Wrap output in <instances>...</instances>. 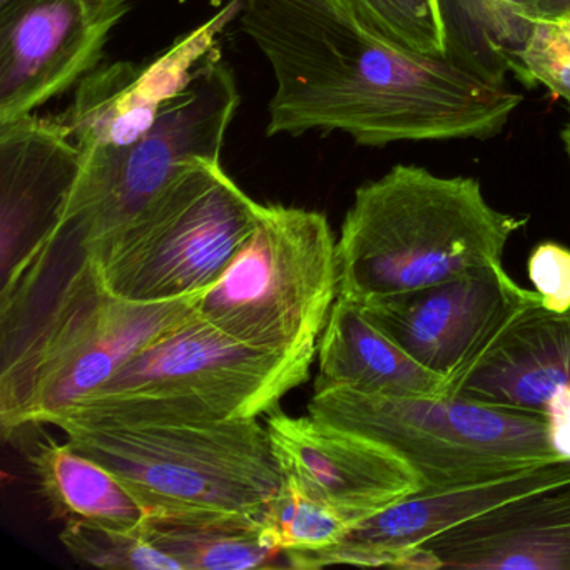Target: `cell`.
I'll return each mask as SVG.
<instances>
[{
    "label": "cell",
    "mask_w": 570,
    "mask_h": 570,
    "mask_svg": "<svg viewBox=\"0 0 570 570\" xmlns=\"http://www.w3.org/2000/svg\"><path fill=\"white\" fill-rule=\"evenodd\" d=\"M242 31L275 75L266 135L342 131L383 148L402 141L489 139L522 98L445 58L390 48L332 0H236Z\"/></svg>",
    "instance_id": "obj_1"
},
{
    "label": "cell",
    "mask_w": 570,
    "mask_h": 570,
    "mask_svg": "<svg viewBox=\"0 0 570 570\" xmlns=\"http://www.w3.org/2000/svg\"><path fill=\"white\" fill-rule=\"evenodd\" d=\"M199 298H118L78 245L52 239L18 278L2 286L4 440L28 425H52L136 353L198 315Z\"/></svg>",
    "instance_id": "obj_2"
},
{
    "label": "cell",
    "mask_w": 570,
    "mask_h": 570,
    "mask_svg": "<svg viewBox=\"0 0 570 570\" xmlns=\"http://www.w3.org/2000/svg\"><path fill=\"white\" fill-rule=\"evenodd\" d=\"M527 223L493 208L475 178L393 166L356 189L343 219L338 296L363 305L497 265Z\"/></svg>",
    "instance_id": "obj_3"
},
{
    "label": "cell",
    "mask_w": 570,
    "mask_h": 570,
    "mask_svg": "<svg viewBox=\"0 0 570 570\" xmlns=\"http://www.w3.org/2000/svg\"><path fill=\"white\" fill-rule=\"evenodd\" d=\"M312 363L243 345L196 315L136 353L52 425L258 419L309 379Z\"/></svg>",
    "instance_id": "obj_4"
},
{
    "label": "cell",
    "mask_w": 570,
    "mask_h": 570,
    "mask_svg": "<svg viewBox=\"0 0 570 570\" xmlns=\"http://www.w3.org/2000/svg\"><path fill=\"white\" fill-rule=\"evenodd\" d=\"M151 515L242 513L263 519L285 476L258 419L222 423L62 426Z\"/></svg>",
    "instance_id": "obj_5"
},
{
    "label": "cell",
    "mask_w": 570,
    "mask_h": 570,
    "mask_svg": "<svg viewBox=\"0 0 570 570\" xmlns=\"http://www.w3.org/2000/svg\"><path fill=\"white\" fill-rule=\"evenodd\" d=\"M262 209L219 159H195L128 225L82 252L118 298L163 303L198 296L222 278Z\"/></svg>",
    "instance_id": "obj_6"
},
{
    "label": "cell",
    "mask_w": 570,
    "mask_h": 570,
    "mask_svg": "<svg viewBox=\"0 0 570 570\" xmlns=\"http://www.w3.org/2000/svg\"><path fill=\"white\" fill-rule=\"evenodd\" d=\"M323 213L263 205L222 278L203 293L198 315L243 345L315 360L338 298V253Z\"/></svg>",
    "instance_id": "obj_7"
},
{
    "label": "cell",
    "mask_w": 570,
    "mask_h": 570,
    "mask_svg": "<svg viewBox=\"0 0 570 570\" xmlns=\"http://www.w3.org/2000/svg\"><path fill=\"white\" fill-rule=\"evenodd\" d=\"M308 413L362 433L402 456L423 493L446 492L567 459L546 413L515 412L456 396L392 399L355 390L313 393Z\"/></svg>",
    "instance_id": "obj_8"
},
{
    "label": "cell",
    "mask_w": 570,
    "mask_h": 570,
    "mask_svg": "<svg viewBox=\"0 0 570 570\" xmlns=\"http://www.w3.org/2000/svg\"><path fill=\"white\" fill-rule=\"evenodd\" d=\"M242 96L228 65L209 55L129 148L82 158L81 175L52 238L86 249L128 225L195 159H219Z\"/></svg>",
    "instance_id": "obj_9"
},
{
    "label": "cell",
    "mask_w": 570,
    "mask_h": 570,
    "mask_svg": "<svg viewBox=\"0 0 570 570\" xmlns=\"http://www.w3.org/2000/svg\"><path fill=\"white\" fill-rule=\"evenodd\" d=\"M129 0H14L0 9V125L32 115L99 68Z\"/></svg>",
    "instance_id": "obj_10"
},
{
    "label": "cell",
    "mask_w": 570,
    "mask_h": 570,
    "mask_svg": "<svg viewBox=\"0 0 570 570\" xmlns=\"http://www.w3.org/2000/svg\"><path fill=\"white\" fill-rule=\"evenodd\" d=\"M537 296L497 263L360 306L420 365L452 383Z\"/></svg>",
    "instance_id": "obj_11"
},
{
    "label": "cell",
    "mask_w": 570,
    "mask_h": 570,
    "mask_svg": "<svg viewBox=\"0 0 570 570\" xmlns=\"http://www.w3.org/2000/svg\"><path fill=\"white\" fill-rule=\"evenodd\" d=\"M266 429L285 482L355 525L423 490L415 470L389 446L312 413L276 410Z\"/></svg>",
    "instance_id": "obj_12"
},
{
    "label": "cell",
    "mask_w": 570,
    "mask_h": 570,
    "mask_svg": "<svg viewBox=\"0 0 570 570\" xmlns=\"http://www.w3.org/2000/svg\"><path fill=\"white\" fill-rule=\"evenodd\" d=\"M239 8L232 0L215 18L146 62H115L96 68L78 85L62 116L82 158L121 151L155 126L163 108L215 52L216 41Z\"/></svg>",
    "instance_id": "obj_13"
},
{
    "label": "cell",
    "mask_w": 570,
    "mask_h": 570,
    "mask_svg": "<svg viewBox=\"0 0 570 570\" xmlns=\"http://www.w3.org/2000/svg\"><path fill=\"white\" fill-rule=\"evenodd\" d=\"M81 169L65 119L29 115L0 125L2 283L51 243Z\"/></svg>",
    "instance_id": "obj_14"
},
{
    "label": "cell",
    "mask_w": 570,
    "mask_h": 570,
    "mask_svg": "<svg viewBox=\"0 0 570 570\" xmlns=\"http://www.w3.org/2000/svg\"><path fill=\"white\" fill-rule=\"evenodd\" d=\"M570 480V459L520 470L512 475L436 493H413L356 523L348 535L318 552L285 553L289 567H393L409 569L410 556L426 540L527 493Z\"/></svg>",
    "instance_id": "obj_15"
},
{
    "label": "cell",
    "mask_w": 570,
    "mask_h": 570,
    "mask_svg": "<svg viewBox=\"0 0 570 570\" xmlns=\"http://www.w3.org/2000/svg\"><path fill=\"white\" fill-rule=\"evenodd\" d=\"M420 547L436 569L570 570V480L510 500Z\"/></svg>",
    "instance_id": "obj_16"
},
{
    "label": "cell",
    "mask_w": 570,
    "mask_h": 570,
    "mask_svg": "<svg viewBox=\"0 0 570 570\" xmlns=\"http://www.w3.org/2000/svg\"><path fill=\"white\" fill-rule=\"evenodd\" d=\"M567 389L570 308L552 312L537 296L450 383L446 396L515 412L546 413L550 400Z\"/></svg>",
    "instance_id": "obj_17"
},
{
    "label": "cell",
    "mask_w": 570,
    "mask_h": 570,
    "mask_svg": "<svg viewBox=\"0 0 570 570\" xmlns=\"http://www.w3.org/2000/svg\"><path fill=\"white\" fill-rule=\"evenodd\" d=\"M315 392L348 389L392 399H439L450 382L420 365L363 312L336 298L320 336Z\"/></svg>",
    "instance_id": "obj_18"
},
{
    "label": "cell",
    "mask_w": 570,
    "mask_h": 570,
    "mask_svg": "<svg viewBox=\"0 0 570 570\" xmlns=\"http://www.w3.org/2000/svg\"><path fill=\"white\" fill-rule=\"evenodd\" d=\"M42 497L58 519L139 532L148 522L145 507L121 480L71 443L45 440L29 455Z\"/></svg>",
    "instance_id": "obj_19"
},
{
    "label": "cell",
    "mask_w": 570,
    "mask_h": 570,
    "mask_svg": "<svg viewBox=\"0 0 570 570\" xmlns=\"http://www.w3.org/2000/svg\"><path fill=\"white\" fill-rule=\"evenodd\" d=\"M535 0H439L445 59L489 85L505 86L533 28Z\"/></svg>",
    "instance_id": "obj_20"
},
{
    "label": "cell",
    "mask_w": 570,
    "mask_h": 570,
    "mask_svg": "<svg viewBox=\"0 0 570 570\" xmlns=\"http://www.w3.org/2000/svg\"><path fill=\"white\" fill-rule=\"evenodd\" d=\"M142 533L181 570L259 569L283 556L263 519L242 513L151 515Z\"/></svg>",
    "instance_id": "obj_21"
},
{
    "label": "cell",
    "mask_w": 570,
    "mask_h": 570,
    "mask_svg": "<svg viewBox=\"0 0 570 570\" xmlns=\"http://www.w3.org/2000/svg\"><path fill=\"white\" fill-rule=\"evenodd\" d=\"M345 18L376 41L426 58H445L439 0H332Z\"/></svg>",
    "instance_id": "obj_22"
},
{
    "label": "cell",
    "mask_w": 570,
    "mask_h": 570,
    "mask_svg": "<svg viewBox=\"0 0 570 570\" xmlns=\"http://www.w3.org/2000/svg\"><path fill=\"white\" fill-rule=\"evenodd\" d=\"M263 525L285 556L330 549L342 542L355 523L285 482L266 509Z\"/></svg>",
    "instance_id": "obj_23"
},
{
    "label": "cell",
    "mask_w": 570,
    "mask_h": 570,
    "mask_svg": "<svg viewBox=\"0 0 570 570\" xmlns=\"http://www.w3.org/2000/svg\"><path fill=\"white\" fill-rule=\"evenodd\" d=\"M59 540L76 560L101 569L181 570L176 560L146 539L142 530L122 532L69 520L65 522Z\"/></svg>",
    "instance_id": "obj_24"
},
{
    "label": "cell",
    "mask_w": 570,
    "mask_h": 570,
    "mask_svg": "<svg viewBox=\"0 0 570 570\" xmlns=\"http://www.w3.org/2000/svg\"><path fill=\"white\" fill-rule=\"evenodd\" d=\"M513 72L523 85L546 86L570 106V22L537 21Z\"/></svg>",
    "instance_id": "obj_25"
},
{
    "label": "cell",
    "mask_w": 570,
    "mask_h": 570,
    "mask_svg": "<svg viewBox=\"0 0 570 570\" xmlns=\"http://www.w3.org/2000/svg\"><path fill=\"white\" fill-rule=\"evenodd\" d=\"M527 273L546 308H570V249L559 243H540L530 253Z\"/></svg>",
    "instance_id": "obj_26"
},
{
    "label": "cell",
    "mask_w": 570,
    "mask_h": 570,
    "mask_svg": "<svg viewBox=\"0 0 570 570\" xmlns=\"http://www.w3.org/2000/svg\"><path fill=\"white\" fill-rule=\"evenodd\" d=\"M557 452L570 459V389L560 390L546 409Z\"/></svg>",
    "instance_id": "obj_27"
},
{
    "label": "cell",
    "mask_w": 570,
    "mask_h": 570,
    "mask_svg": "<svg viewBox=\"0 0 570 570\" xmlns=\"http://www.w3.org/2000/svg\"><path fill=\"white\" fill-rule=\"evenodd\" d=\"M537 21H570V0H535Z\"/></svg>",
    "instance_id": "obj_28"
},
{
    "label": "cell",
    "mask_w": 570,
    "mask_h": 570,
    "mask_svg": "<svg viewBox=\"0 0 570 570\" xmlns=\"http://www.w3.org/2000/svg\"><path fill=\"white\" fill-rule=\"evenodd\" d=\"M562 139H563V145H566L567 155H569V159H570V122H569V125H567V128L563 129Z\"/></svg>",
    "instance_id": "obj_29"
},
{
    "label": "cell",
    "mask_w": 570,
    "mask_h": 570,
    "mask_svg": "<svg viewBox=\"0 0 570 570\" xmlns=\"http://www.w3.org/2000/svg\"><path fill=\"white\" fill-rule=\"evenodd\" d=\"M14 0H0V9L8 8L9 4H12Z\"/></svg>",
    "instance_id": "obj_30"
},
{
    "label": "cell",
    "mask_w": 570,
    "mask_h": 570,
    "mask_svg": "<svg viewBox=\"0 0 570 570\" xmlns=\"http://www.w3.org/2000/svg\"><path fill=\"white\" fill-rule=\"evenodd\" d=\"M567 22H570V21H567Z\"/></svg>",
    "instance_id": "obj_31"
}]
</instances>
